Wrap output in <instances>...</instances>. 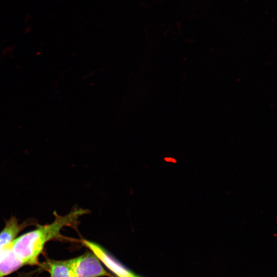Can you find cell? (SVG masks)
Masks as SVG:
<instances>
[{
    "mask_svg": "<svg viewBox=\"0 0 277 277\" xmlns=\"http://www.w3.org/2000/svg\"><path fill=\"white\" fill-rule=\"evenodd\" d=\"M26 226L24 224H19L14 216L6 221L4 227L0 231V247L11 244Z\"/></svg>",
    "mask_w": 277,
    "mask_h": 277,
    "instance_id": "5b68a950",
    "label": "cell"
},
{
    "mask_svg": "<svg viewBox=\"0 0 277 277\" xmlns=\"http://www.w3.org/2000/svg\"><path fill=\"white\" fill-rule=\"evenodd\" d=\"M82 243L117 277H133L134 275V273L127 269L99 244L87 240H82Z\"/></svg>",
    "mask_w": 277,
    "mask_h": 277,
    "instance_id": "3957f363",
    "label": "cell"
},
{
    "mask_svg": "<svg viewBox=\"0 0 277 277\" xmlns=\"http://www.w3.org/2000/svg\"><path fill=\"white\" fill-rule=\"evenodd\" d=\"M11 244L0 257V277H5L26 266L24 262L14 253Z\"/></svg>",
    "mask_w": 277,
    "mask_h": 277,
    "instance_id": "277c9868",
    "label": "cell"
},
{
    "mask_svg": "<svg viewBox=\"0 0 277 277\" xmlns=\"http://www.w3.org/2000/svg\"><path fill=\"white\" fill-rule=\"evenodd\" d=\"M87 212L85 209H75L64 215L54 213L55 218L51 223L38 225L17 236L11 244L12 249L26 265H36L47 242L60 238L61 231L64 227L75 225L78 217Z\"/></svg>",
    "mask_w": 277,
    "mask_h": 277,
    "instance_id": "6da1fadb",
    "label": "cell"
},
{
    "mask_svg": "<svg viewBox=\"0 0 277 277\" xmlns=\"http://www.w3.org/2000/svg\"><path fill=\"white\" fill-rule=\"evenodd\" d=\"M70 260L76 277H112L92 252H87Z\"/></svg>",
    "mask_w": 277,
    "mask_h": 277,
    "instance_id": "7a4b0ae2",
    "label": "cell"
},
{
    "mask_svg": "<svg viewBox=\"0 0 277 277\" xmlns=\"http://www.w3.org/2000/svg\"><path fill=\"white\" fill-rule=\"evenodd\" d=\"M43 267L48 271L50 277H76L70 259L60 261L47 259Z\"/></svg>",
    "mask_w": 277,
    "mask_h": 277,
    "instance_id": "8992f818",
    "label": "cell"
},
{
    "mask_svg": "<svg viewBox=\"0 0 277 277\" xmlns=\"http://www.w3.org/2000/svg\"><path fill=\"white\" fill-rule=\"evenodd\" d=\"M133 277H139L138 276H137L136 275L134 274V275Z\"/></svg>",
    "mask_w": 277,
    "mask_h": 277,
    "instance_id": "52a82bcc",
    "label": "cell"
}]
</instances>
